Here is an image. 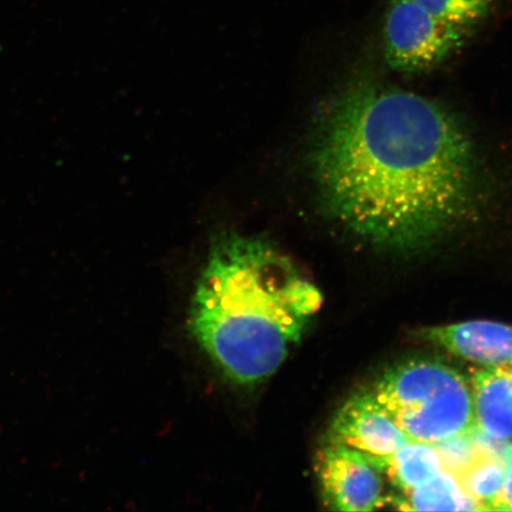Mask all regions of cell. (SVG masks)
<instances>
[{
	"label": "cell",
	"instance_id": "cell-1",
	"mask_svg": "<svg viewBox=\"0 0 512 512\" xmlns=\"http://www.w3.org/2000/svg\"><path fill=\"white\" fill-rule=\"evenodd\" d=\"M310 165L331 219L383 251H425L475 220L483 202L482 166L456 115L369 79L326 102Z\"/></svg>",
	"mask_w": 512,
	"mask_h": 512
},
{
	"label": "cell",
	"instance_id": "cell-2",
	"mask_svg": "<svg viewBox=\"0 0 512 512\" xmlns=\"http://www.w3.org/2000/svg\"><path fill=\"white\" fill-rule=\"evenodd\" d=\"M322 304L319 288L273 243L229 233L211 246L189 328L227 379L254 386L283 366Z\"/></svg>",
	"mask_w": 512,
	"mask_h": 512
},
{
	"label": "cell",
	"instance_id": "cell-3",
	"mask_svg": "<svg viewBox=\"0 0 512 512\" xmlns=\"http://www.w3.org/2000/svg\"><path fill=\"white\" fill-rule=\"evenodd\" d=\"M373 393L413 441L435 445L478 430L471 384L433 358L394 364Z\"/></svg>",
	"mask_w": 512,
	"mask_h": 512
},
{
	"label": "cell",
	"instance_id": "cell-4",
	"mask_svg": "<svg viewBox=\"0 0 512 512\" xmlns=\"http://www.w3.org/2000/svg\"><path fill=\"white\" fill-rule=\"evenodd\" d=\"M470 34L416 0H389L383 21L384 56L401 73L427 72L456 54Z\"/></svg>",
	"mask_w": 512,
	"mask_h": 512
},
{
	"label": "cell",
	"instance_id": "cell-5",
	"mask_svg": "<svg viewBox=\"0 0 512 512\" xmlns=\"http://www.w3.org/2000/svg\"><path fill=\"white\" fill-rule=\"evenodd\" d=\"M317 475L330 510L374 511L390 503L380 467L367 454L334 439L318 454Z\"/></svg>",
	"mask_w": 512,
	"mask_h": 512
},
{
	"label": "cell",
	"instance_id": "cell-6",
	"mask_svg": "<svg viewBox=\"0 0 512 512\" xmlns=\"http://www.w3.org/2000/svg\"><path fill=\"white\" fill-rule=\"evenodd\" d=\"M330 439L376 460L392 456L411 441L373 390L357 393L344 403L332 421Z\"/></svg>",
	"mask_w": 512,
	"mask_h": 512
},
{
	"label": "cell",
	"instance_id": "cell-7",
	"mask_svg": "<svg viewBox=\"0 0 512 512\" xmlns=\"http://www.w3.org/2000/svg\"><path fill=\"white\" fill-rule=\"evenodd\" d=\"M426 341L483 369L512 373V326L470 320L419 331Z\"/></svg>",
	"mask_w": 512,
	"mask_h": 512
},
{
	"label": "cell",
	"instance_id": "cell-8",
	"mask_svg": "<svg viewBox=\"0 0 512 512\" xmlns=\"http://www.w3.org/2000/svg\"><path fill=\"white\" fill-rule=\"evenodd\" d=\"M470 384L478 430L494 439H512V373L482 369Z\"/></svg>",
	"mask_w": 512,
	"mask_h": 512
},
{
	"label": "cell",
	"instance_id": "cell-9",
	"mask_svg": "<svg viewBox=\"0 0 512 512\" xmlns=\"http://www.w3.org/2000/svg\"><path fill=\"white\" fill-rule=\"evenodd\" d=\"M370 459L403 494L418 488L444 469L443 460L434 445L413 440L392 456L379 460Z\"/></svg>",
	"mask_w": 512,
	"mask_h": 512
},
{
	"label": "cell",
	"instance_id": "cell-10",
	"mask_svg": "<svg viewBox=\"0 0 512 512\" xmlns=\"http://www.w3.org/2000/svg\"><path fill=\"white\" fill-rule=\"evenodd\" d=\"M403 510L480 511L479 505L466 494L452 472L443 469L418 488L406 492L394 502Z\"/></svg>",
	"mask_w": 512,
	"mask_h": 512
},
{
	"label": "cell",
	"instance_id": "cell-11",
	"mask_svg": "<svg viewBox=\"0 0 512 512\" xmlns=\"http://www.w3.org/2000/svg\"><path fill=\"white\" fill-rule=\"evenodd\" d=\"M462 488L480 511L497 510L505 477V460L478 447L472 462L456 475Z\"/></svg>",
	"mask_w": 512,
	"mask_h": 512
},
{
	"label": "cell",
	"instance_id": "cell-12",
	"mask_svg": "<svg viewBox=\"0 0 512 512\" xmlns=\"http://www.w3.org/2000/svg\"><path fill=\"white\" fill-rule=\"evenodd\" d=\"M443 21L470 30L494 10L498 0H416Z\"/></svg>",
	"mask_w": 512,
	"mask_h": 512
},
{
	"label": "cell",
	"instance_id": "cell-13",
	"mask_svg": "<svg viewBox=\"0 0 512 512\" xmlns=\"http://www.w3.org/2000/svg\"><path fill=\"white\" fill-rule=\"evenodd\" d=\"M497 510L512 511V446L505 454V477Z\"/></svg>",
	"mask_w": 512,
	"mask_h": 512
}]
</instances>
